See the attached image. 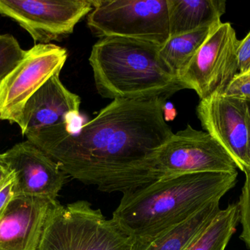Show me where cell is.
Instances as JSON below:
<instances>
[{
	"label": "cell",
	"instance_id": "6da1fadb",
	"mask_svg": "<svg viewBox=\"0 0 250 250\" xmlns=\"http://www.w3.org/2000/svg\"><path fill=\"white\" fill-rule=\"evenodd\" d=\"M166 106L163 98L113 100L78 131L64 123L24 136L68 177L124 195L162 179L156 159L173 135Z\"/></svg>",
	"mask_w": 250,
	"mask_h": 250
},
{
	"label": "cell",
	"instance_id": "7a4b0ae2",
	"mask_svg": "<svg viewBox=\"0 0 250 250\" xmlns=\"http://www.w3.org/2000/svg\"><path fill=\"white\" fill-rule=\"evenodd\" d=\"M237 176L236 171L162 178L123 195L112 219L133 239V249L139 248L220 201L234 187Z\"/></svg>",
	"mask_w": 250,
	"mask_h": 250
},
{
	"label": "cell",
	"instance_id": "3957f363",
	"mask_svg": "<svg viewBox=\"0 0 250 250\" xmlns=\"http://www.w3.org/2000/svg\"><path fill=\"white\" fill-rule=\"evenodd\" d=\"M160 48L130 38H100L89 58L98 93L113 100H167L185 90L162 60Z\"/></svg>",
	"mask_w": 250,
	"mask_h": 250
},
{
	"label": "cell",
	"instance_id": "277c9868",
	"mask_svg": "<svg viewBox=\"0 0 250 250\" xmlns=\"http://www.w3.org/2000/svg\"><path fill=\"white\" fill-rule=\"evenodd\" d=\"M133 245L115 220L81 200L54 205L38 250H132Z\"/></svg>",
	"mask_w": 250,
	"mask_h": 250
},
{
	"label": "cell",
	"instance_id": "5b68a950",
	"mask_svg": "<svg viewBox=\"0 0 250 250\" xmlns=\"http://www.w3.org/2000/svg\"><path fill=\"white\" fill-rule=\"evenodd\" d=\"M87 26L100 38L120 37L162 46L170 38L167 0H94Z\"/></svg>",
	"mask_w": 250,
	"mask_h": 250
},
{
	"label": "cell",
	"instance_id": "8992f818",
	"mask_svg": "<svg viewBox=\"0 0 250 250\" xmlns=\"http://www.w3.org/2000/svg\"><path fill=\"white\" fill-rule=\"evenodd\" d=\"M239 40L229 22L217 25L178 78L200 99L223 95L238 70Z\"/></svg>",
	"mask_w": 250,
	"mask_h": 250
},
{
	"label": "cell",
	"instance_id": "52a82bcc",
	"mask_svg": "<svg viewBox=\"0 0 250 250\" xmlns=\"http://www.w3.org/2000/svg\"><path fill=\"white\" fill-rule=\"evenodd\" d=\"M94 9V0H0V15L16 22L35 44L71 35Z\"/></svg>",
	"mask_w": 250,
	"mask_h": 250
},
{
	"label": "cell",
	"instance_id": "ba28073f",
	"mask_svg": "<svg viewBox=\"0 0 250 250\" xmlns=\"http://www.w3.org/2000/svg\"><path fill=\"white\" fill-rule=\"evenodd\" d=\"M67 59V50L56 44H35L26 51L19 64L0 81V120L16 124L29 98L61 72Z\"/></svg>",
	"mask_w": 250,
	"mask_h": 250
},
{
	"label": "cell",
	"instance_id": "9c48e42d",
	"mask_svg": "<svg viewBox=\"0 0 250 250\" xmlns=\"http://www.w3.org/2000/svg\"><path fill=\"white\" fill-rule=\"evenodd\" d=\"M237 168L215 139L189 124L173 133L156 159V169L162 178L191 173H233Z\"/></svg>",
	"mask_w": 250,
	"mask_h": 250
},
{
	"label": "cell",
	"instance_id": "30bf717a",
	"mask_svg": "<svg viewBox=\"0 0 250 250\" xmlns=\"http://www.w3.org/2000/svg\"><path fill=\"white\" fill-rule=\"evenodd\" d=\"M203 128L233 159L239 170L250 169V104L226 95L201 100L196 109Z\"/></svg>",
	"mask_w": 250,
	"mask_h": 250
},
{
	"label": "cell",
	"instance_id": "8fae6325",
	"mask_svg": "<svg viewBox=\"0 0 250 250\" xmlns=\"http://www.w3.org/2000/svg\"><path fill=\"white\" fill-rule=\"evenodd\" d=\"M1 157L14 173V196L57 201L68 176L36 145L23 141L1 154Z\"/></svg>",
	"mask_w": 250,
	"mask_h": 250
},
{
	"label": "cell",
	"instance_id": "7c38bea8",
	"mask_svg": "<svg viewBox=\"0 0 250 250\" xmlns=\"http://www.w3.org/2000/svg\"><path fill=\"white\" fill-rule=\"evenodd\" d=\"M57 202L13 197L0 219V250H38L48 216Z\"/></svg>",
	"mask_w": 250,
	"mask_h": 250
},
{
	"label": "cell",
	"instance_id": "4fadbf2b",
	"mask_svg": "<svg viewBox=\"0 0 250 250\" xmlns=\"http://www.w3.org/2000/svg\"><path fill=\"white\" fill-rule=\"evenodd\" d=\"M60 75L48 79L25 104L16 123L23 136L61 123L72 124L79 117L81 98L63 85Z\"/></svg>",
	"mask_w": 250,
	"mask_h": 250
},
{
	"label": "cell",
	"instance_id": "5bb4252c",
	"mask_svg": "<svg viewBox=\"0 0 250 250\" xmlns=\"http://www.w3.org/2000/svg\"><path fill=\"white\" fill-rule=\"evenodd\" d=\"M170 37L220 23L225 0H167Z\"/></svg>",
	"mask_w": 250,
	"mask_h": 250
},
{
	"label": "cell",
	"instance_id": "9a60e30c",
	"mask_svg": "<svg viewBox=\"0 0 250 250\" xmlns=\"http://www.w3.org/2000/svg\"><path fill=\"white\" fill-rule=\"evenodd\" d=\"M220 201L210 203L189 220L132 250H186L217 217L221 210Z\"/></svg>",
	"mask_w": 250,
	"mask_h": 250
},
{
	"label": "cell",
	"instance_id": "2e32d148",
	"mask_svg": "<svg viewBox=\"0 0 250 250\" xmlns=\"http://www.w3.org/2000/svg\"><path fill=\"white\" fill-rule=\"evenodd\" d=\"M220 23L170 37L164 45L160 46V57L177 77L214 28Z\"/></svg>",
	"mask_w": 250,
	"mask_h": 250
},
{
	"label": "cell",
	"instance_id": "e0dca14e",
	"mask_svg": "<svg viewBox=\"0 0 250 250\" xmlns=\"http://www.w3.org/2000/svg\"><path fill=\"white\" fill-rule=\"evenodd\" d=\"M239 222V204H229L186 250H225Z\"/></svg>",
	"mask_w": 250,
	"mask_h": 250
},
{
	"label": "cell",
	"instance_id": "ac0fdd59",
	"mask_svg": "<svg viewBox=\"0 0 250 250\" xmlns=\"http://www.w3.org/2000/svg\"><path fill=\"white\" fill-rule=\"evenodd\" d=\"M26 51L10 34L0 35V81L2 80L22 60Z\"/></svg>",
	"mask_w": 250,
	"mask_h": 250
},
{
	"label": "cell",
	"instance_id": "d6986e66",
	"mask_svg": "<svg viewBox=\"0 0 250 250\" xmlns=\"http://www.w3.org/2000/svg\"><path fill=\"white\" fill-rule=\"evenodd\" d=\"M245 173L246 179L238 204L240 223L242 226V233L240 238L250 250V170H247Z\"/></svg>",
	"mask_w": 250,
	"mask_h": 250
},
{
	"label": "cell",
	"instance_id": "ffe728a7",
	"mask_svg": "<svg viewBox=\"0 0 250 250\" xmlns=\"http://www.w3.org/2000/svg\"><path fill=\"white\" fill-rule=\"evenodd\" d=\"M223 95L239 98L250 104V70L236 75Z\"/></svg>",
	"mask_w": 250,
	"mask_h": 250
},
{
	"label": "cell",
	"instance_id": "44dd1931",
	"mask_svg": "<svg viewBox=\"0 0 250 250\" xmlns=\"http://www.w3.org/2000/svg\"><path fill=\"white\" fill-rule=\"evenodd\" d=\"M238 70L239 73L250 70V31L247 36L239 41L237 49Z\"/></svg>",
	"mask_w": 250,
	"mask_h": 250
},
{
	"label": "cell",
	"instance_id": "7402d4cb",
	"mask_svg": "<svg viewBox=\"0 0 250 250\" xmlns=\"http://www.w3.org/2000/svg\"><path fill=\"white\" fill-rule=\"evenodd\" d=\"M14 182L15 176H13L0 189V219L9 203L14 197V192H13Z\"/></svg>",
	"mask_w": 250,
	"mask_h": 250
},
{
	"label": "cell",
	"instance_id": "603a6c76",
	"mask_svg": "<svg viewBox=\"0 0 250 250\" xmlns=\"http://www.w3.org/2000/svg\"><path fill=\"white\" fill-rule=\"evenodd\" d=\"M13 176L14 174L13 171L3 159L1 154H0V189Z\"/></svg>",
	"mask_w": 250,
	"mask_h": 250
},
{
	"label": "cell",
	"instance_id": "cb8c5ba5",
	"mask_svg": "<svg viewBox=\"0 0 250 250\" xmlns=\"http://www.w3.org/2000/svg\"><path fill=\"white\" fill-rule=\"evenodd\" d=\"M249 161H250V169L248 170H250V151H249Z\"/></svg>",
	"mask_w": 250,
	"mask_h": 250
}]
</instances>
